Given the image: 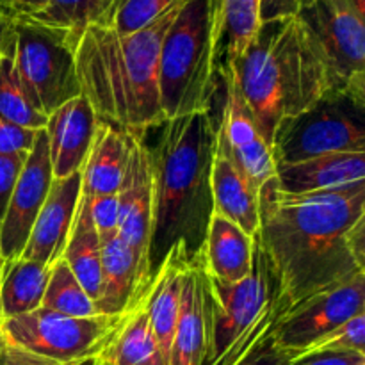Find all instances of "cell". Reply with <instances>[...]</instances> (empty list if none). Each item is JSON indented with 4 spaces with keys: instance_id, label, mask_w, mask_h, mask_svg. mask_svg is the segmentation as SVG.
<instances>
[{
    "instance_id": "cell-34",
    "label": "cell",
    "mask_w": 365,
    "mask_h": 365,
    "mask_svg": "<svg viewBox=\"0 0 365 365\" xmlns=\"http://www.w3.org/2000/svg\"><path fill=\"white\" fill-rule=\"evenodd\" d=\"M25 159L27 153H0V221L4 220Z\"/></svg>"
},
{
    "instance_id": "cell-41",
    "label": "cell",
    "mask_w": 365,
    "mask_h": 365,
    "mask_svg": "<svg viewBox=\"0 0 365 365\" xmlns=\"http://www.w3.org/2000/svg\"><path fill=\"white\" fill-rule=\"evenodd\" d=\"M353 4H355L356 7H359V9H362V11H365V0H351Z\"/></svg>"
},
{
    "instance_id": "cell-13",
    "label": "cell",
    "mask_w": 365,
    "mask_h": 365,
    "mask_svg": "<svg viewBox=\"0 0 365 365\" xmlns=\"http://www.w3.org/2000/svg\"><path fill=\"white\" fill-rule=\"evenodd\" d=\"M52 164L45 130H38L31 152L0 221V252L6 262L20 259L29 234L52 185Z\"/></svg>"
},
{
    "instance_id": "cell-18",
    "label": "cell",
    "mask_w": 365,
    "mask_h": 365,
    "mask_svg": "<svg viewBox=\"0 0 365 365\" xmlns=\"http://www.w3.org/2000/svg\"><path fill=\"white\" fill-rule=\"evenodd\" d=\"M146 289L139 278V266L130 246L114 234L102 241V277L95 309L98 316H121Z\"/></svg>"
},
{
    "instance_id": "cell-23",
    "label": "cell",
    "mask_w": 365,
    "mask_h": 365,
    "mask_svg": "<svg viewBox=\"0 0 365 365\" xmlns=\"http://www.w3.org/2000/svg\"><path fill=\"white\" fill-rule=\"evenodd\" d=\"M210 184H212L214 212L255 237L260 225L259 192L235 171V168L225 157L216 153V150H214Z\"/></svg>"
},
{
    "instance_id": "cell-21",
    "label": "cell",
    "mask_w": 365,
    "mask_h": 365,
    "mask_svg": "<svg viewBox=\"0 0 365 365\" xmlns=\"http://www.w3.org/2000/svg\"><path fill=\"white\" fill-rule=\"evenodd\" d=\"M143 296L123 314L106 346L93 356V365H168L150 328Z\"/></svg>"
},
{
    "instance_id": "cell-7",
    "label": "cell",
    "mask_w": 365,
    "mask_h": 365,
    "mask_svg": "<svg viewBox=\"0 0 365 365\" xmlns=\"http://www.w3.org/2000/svg\"><path fill=\"white\" fill-rule=\"evenodd\" d=\"M271 152L277 166L335 153H365V103L327 95L277 128Z\"/></svg>"
},
{
    "instance_id": "cell-8",
    "label": "cell",
    "mask_w": 365,
    "mask_h": 365,
    "mask_svg": "<svg viewBox=\"0 0 365 365\" xmlns=\"http://www.w3.org/2000/svg\"><path fill=\"white\" fill-rule=\"evenodd\" d=\"M298 18L319 48L330 95L365 103V11L351 0H314Z\"/></svg>"
},
{
    "instance_id": "cell-30",
    "label": "cell",
    "mask_w": 365,
    "mask_h": 365,
    "mask_svg": "<svg viewBox=\"0 0 365 365\" xmlns=\"http://www.w3.org/2000/svg\"><path fill=\"white\" fill-rule=\"evenodd\" d=\"M177 0H116L109 21V27L118 36H128L141 31L146 25L170 9Z\"/></svg>"
},
{
    "instance_id": "cell-5",
    "label": "cell",
    "mask_w": 365,
    "mask_h": 365,
    "mask_svg": "<svg viewBox=\"0 0 365 365\" xmlns=\"http://www.w3.org/2000/svg\"><path fill=\"white\" fill-rule=\"evenodd\" d=\"M216 77V20L210 0H184L160 45L159 93L166 120L210 113Z\"/></svg>"
},
{
    "instance_id": "cell-29",
    "label": "cell",
    "mask_w": 365,
    "mask_h": 365,
    "mask_svg": "<svg viewBox=\"0 0 365 365\" xmlns=\"http://www.w3.org/2000/svg\"><path fill=\"white\" fill-rule=\"evenodd\" d=\"M39 309L52 310L71 317H91L98 316L93 299L86 294L82 285L71 273L63 259L56 260L50 266L48 284Z\"/></svg>"
},
{
    "instance_id": "cell-2",
    "label": "cell",
    "mask_w": 365,
    "mask_h": 365,
    "mask_svg": "<svg viewBox=\"0 0 365 365\" xmlns=\"http://www.w3.org/2000/svg\"><path fill=\"white\" fill-rule=\"evenodd\" d=\"M150 146L153 209L148 239L150 278L170 253L192 264L203 252L214 214L212 160L216 123L210 113L173 118Z\"/></svg>"
},
{
    "instance_id": "cell-9",
    "label": "cell",
    "mask_w": 365,
    "mask_h": 365,
    "mask_svg": "<svg viewBox=\"0 0 365 365\" xmlns=\"http://www.w3.org/2000/svg\"><path fill=\"white\" fill-rule=\"evenodd\" d=\"M123 319L121 316L71 317L38 309L0 321L4 341L59 364L95 356Z\"/></svg>"
},
{
    "instance_id": "cell-16",
    "label": "cell",
    "mask_w": 365,
    "mask_h": 365,
    "mask_svg": "<svg viewBox=\"0 0 365 365\" xmlns=\"http://www.w3.org/2000/svg\"><path fill=\"white\" fill-rule=\"evenodd\" d=\"M209 342V287L203 257L189 264L180 316L171 341L168 365H203Z\"/></svg>"
},
{
    "instance_id": "cell-36",
    "label": "cell",
    "mask_w": 365,
    "mask_h": 365,
    "mask_svg": "<svg viewBox=\"0 0 365 365\" xmlns=\"http://www.w3.org/2000/svg\"><path fill=\"white\" fill-rule=\"evenodd\" d=\"M312 2L314 0H260V24L298 16L299 11Z\"/></svg>"
},
{
    "instance_id": "cell-22",
    "label": "cell",
    "mask_w": 365,
    "mask_h": 365,
    "mask_svg": "<svg viewBox=\"0 0 365 365\" xmlns=\"http://www.w3.org/2000/svg\"><path fill=\"white\" fill-rule=\"evenodd\" d=\"M127 134L100 120L88 159L81 171V195H116L127 168Z\"/></svg>"
},
{
    "instance_id": "cell-42",
    "label": "cell",
    "mask_w": 365,
    "mask_h": 365,
    "mask_svg": "<svg viewBox=\"0 0 365 365\" xmlns=\"http://www.w3.org/2000/svg\"><path fill=\"white\" fill-rule=\"evenodd\" d=\"M4 264H6V260H4V257H2V252H0V280H2V271H4Z\"/></svg>"
},
{
    "instance_id": "cell-12",
    "label": "cell",
    "mask_w": 365,
    "mask_h": 365,
    "mask_svg": "<svg viewBox=\"0 0 365 365\" xmlns=\"http://www.w3.org/2000/svg\"><path fill=\"white\" fill-rule=\"evenodd\" d=\"M359 314H365V273L317 294L280 317L273 339L280 348L305 351Z\"/></svg>"
},
{
    "instance_id": "cell-37",
    "label": "cell",
    "mask_w": 365,
    "mask_h": 365,
    "mask_svg": "<svg viewBox=\"0 0 365 365\" xmlns=\"http://www.w3.org/2000/svg\"><path fill=\"white\" fill-rule=\"evenodd\" d=\"M291 365H365V355L353 351L307 353Z\"/></svg>"
},
{
    "instance_id": "cell-32",
    "label": "cell",
    "mask_w": 365,
    "mask_h": 365,
    "mask_svg": "<svg viewBox=\"0 0 365 365\" xmlns=\"http://www.w3.org/2000/svg\"><path fill=\"white\" fill-rule=\"evenodd\" d=\"M88 200L89 214H91L93 225L98 232L100 239H107L118 234V196L102 195V196H84Z\"/></svg>"
},
{
    "instance_id": "cell-27",
    "label": "cell",
    "mask_w": 365,
    "mask_h": 365,
    "mask_svg": "<svg viewBox=\"0 0 365 365\" xmlns=\"http://www.w3.org/2000/svg\"><path fill=\"white\" fill-rule=\"evenodd\" d=\"M116 0H48L38 14L31 16L39 24L63 29L77 41L91 25H107Z\"/></svg>"
},
{
    "instance_id": "cell-33",
    "label": "cell",
    "mask_w": 365,
    "mask_h": 365,
    "mask_svg": "<svg viewBox=\"0 0 365 365\" xmlns=\"http://www.w3.org/2000/svg\"><path fill=\"white\" fill-rule=\"evenodd\" d=\"M299 356H303V351L280 348L274 342L273 331H271L257 348H253L245 359L239 360L235 365H291Z\"/></svg>"
},
{
    "instance_id": "cell-31",
    "label": "cell",
    "mask_w": 365,
    "mask_h": 365,
    "mask_svg": "<svg viewBox=\"0 0 365 365\" xmlns=\"http://www.w3.org/2000/svg\"><path fill=\"white\" fill-rule=\"evenodd\" d=\"M353 351L365 355V314H359L303 351Z\"/></svg>"
},
{
    "instance_id": "cell-6",
    "label": "cell",
    "mask_w": 365,
    "mask_h": 365,
    "mask_svg": "<svg viewBox=\"0 0 365 365\" xmlns=\"http://www.w3.org/2000/svg\"><path fill=\"white\" fill-rule=\"evenodd\" d=\"M75 43L68 31L32 18L7 20L4 25L0 48L13 57L25 91L45 116L68 100L81 96Z\"/></svg>"
},
{
    "instance_id": "cell-20",
    "label": "cell",
    "mask_w": 365,
    "mask_h": 365,
    "mask_svg": "<svg viewBox=\"0 0 365 365\" xmlns=\"http://www.w3.org/2000/svg\"><path fill=\"white\" fill-rule=\"evenodd\" d=\"M187 267L189 264H185L177 253H170L159 271L153 274L143 296L150 328L166 364L178 316H180Z\"/></svg>"
},
{
    "instance_id": "cell-28",
    "label": "cell",
    "mask_w": 365,
    "mask_h": 365,
    "mask_svg": "<svg viewBox=\"0 0 365 365\" xmlns=\"http://www.w3.org/2000/svg\"><path fill=\"white\" fill-rule=\"evenodd\" d=\"M0 116L31 130H43L46 116L36 109L14 68L9 52L0 48Z\"/></svg>"
},
{
    "instance_id": "cell-1",
    "label": "cell",
    "mask_w": 365,
    "mask_h": 365,
    "mask_svg": "<svg viewBox=\"0 0 365 365\" xmlns=\"http://www.w3.org/2000/svg\"><path fill=\"white\" fill-rule=\"evenodd\" d=\"M257 242L277 289L282 317L365 273V180L287 195L274 178L260 189Z\"/></svg>"
},
{
    "instance_id": "cell-43",
    "label": "cell",
    "mask_w": 365,
    "mask_h": 365,
    "mask_svg": "<svg viewBox=\"0 0 365 365\" xmlns=\"http://www.w3.org/2000/svg\"><path fill=\"white\" fill-rule=\"evenodd\" d=\"M6 18L2 16V14H0V36H2V31H4V25H6Z\"/></svg>"
},
{
    "instance_id": "cell-38",
    "label": "cell",
    "mask_w": 365,
    "mask_h": 365,
    "mask_svg": "<svg viewBox=\"0 0 365 365\" xmlns=\"http://www.w3.org/2000/svg\"><path fill=\"white\" fill-rule=\"evenodd\" d=\"M48 0H0V14L6 20L31 18L38 14Z\"/></svg>"
},
{
    "instance_id": "cell-26",
    "label": "cell",
    "mask_w": 365,
    "mask_h": 365,
    "mask_svg": "<svg viewBox=\"0 0 365 365\" xmlns=\"http://www.w3.org/2000/svg\"><path fill=\"white\" fill-rule=\"evenodd\" d=\"M260 27V0H221L216 27V70L245 53Z\"/></svg>"
},
{
    "instance_id": "cell-19",
    "label": "cell",
    "mask_w": 365,
    "mask_h": 365,
    "mask_svg": "<svg viewBox=\"0 0 365 365\" xmlns=\"http://www.w3.org/2000/svg\"><path fill=\"white\" fill-rule=\"evenodd\" d=\"M257 235L252 237L237 225L214 212L203 245L207 274L221 284H237L253 271Z\"/></svg>"
},
{
    "instance_id": "cell-24",
    "label": "cell",
    "mask_w": 365,
    "mask_h": 365,
    "mask_svg": "<svg viewBox=\"0 0 365 365\" xmlns=\"http://www.w3.org/2000/svg\"><path fill=\"white\" fill-rule=\"evenodd\" d=\"M61 259L95 303L102 277V239L93 225L88 200L82 195Z\"/></svg>"
},
{
    "instance_id": "cell-10",
    "label": "cell",
    "mask_w": 365,
    "mask_h": 365,
    "mask_svg": "<svg viewBox=\"0 0 365 365\" xmlns=\"http://www.w3.org/2000/svg\"><path fill=\"white\" fill-rule=\"evenodd\" d=\"M209 287V342L203 365H216L250 334L274 305L273 277L259 242L253 271L237 284H221L207 274Z\"/></svg>"
},
{
    "instance_id": "cell-40",
    "label": "cell",
    "mask_w": 365,
    "mask_h": 365,
    "mask_svg": "<svg viewBox=\"0 0 365 365\" xmlns=\"http://www.w3.org/2000/svg\"><path fill=\"white\" fill-rule=\"evenodd\" d=\"M61 365H93V356H89V359L75 360V362H66V364H61Z\"/></svg>"
},
{
    "instance_id": "cell-39",
    "label": "cell",
    "mask_w": 365,
    "mask_h": 365,
    "mask_svg": "<svg viewBox=\"0 0 365 365\" xmlns=\"http://www.w3.org/2000/svg\"><path fill=\"white\" fill-rule=\"evenodd\" d=\"M212 4V11H214V20H216V27H217V16H220V7H221V0H210Z\"/></svg>"
},
{
    "instance_id": "cell-35",
    "label": "cell",
    "mask_w": 365,
    "mask_h": 365,
    "mask_svg": "<svg viewBox=\"0 0 365 365\" xmlns=\"http://www.w3.org/2000/svg\"><path fill=\"white\" fill-rule=\"evenodd\" d=\"M38 130L24 128L0 116V153H29Z\"/></svg>"
},
{
    "instance_id": "cell-4",
    "label": "cell",
    "mask_w": 365,
    "mask_h": 365,
    "mask_svg": "<svg viewBox=\"0 0 365 365\" xmlns=\"http://www.w3.org/2000/svg\"><path fill=\"white\" fill-rule=\"evenodd\" d=\"M220 70L232 73L269 146L284 121L330 95L323 57L298 16L260 24L245 53Z\"/></svg>"
},
{
    "instance_id": "cell-3",
    "label": "cell",
    "mask_w": 365,
    "mask_h": 365,
    "mask_svg": "<svg viewBox=\"0 0 365 365\" xmlns=\"http://www.w3.org/2000/svg\"><path fill=\"white\" fill-rule=\"evenodd\" d=\"M182 4L184 0H177L134 34L118 36L103 25L82 32L75 43V70L81 95L98 120L138 135L166 121L160 107L159 53Z\"/></svg>"
},
{
    "instance_id": "cell-15",
    "label": "cell",
    "mask_w": 365,
    "mask_h": 365,
    "mask_svg": "<svg viewBox=\"0 0 365 365\" xmlns=\"http://www.w3.org/2000/svg\"><path fill=\"white\" fill-rule=\"evenodd\" d=\"M98 116L84 96H75L46 116L45 134L48 143L53 178L81 173L96 127Z\"/></svg>"
},
{
    "instance_id": "cell-25",
    "label": "cell",
    "mask_w": 365,
    "mask_h": 365,
    "mask_svg": "<svg viewBox=\"0 0 365 365\" xmlns=\"http://www.w3.org/2000/svg\"><path fill=\"white\" fill-rule=\"evenodd\" d=\"M50 267L20 257L4 264L0 280V321L38 310L48 284Z\"/></svg>"
},
{
    "instance_id": "cell-17",
    "label": "cell",
    "mask_w": 365,
    "mask_h": 365,
    "mask_svg": "<svg viewBox=\"0 0 365 365\" xmlns=\"http://www.w3.org/2000/svg\"><path fill=\"white\" fill-rule=\"evenodd\" d=\"M365 180V153H335L277 166V187L287 195H309Z\"/></svg>"
},
{
    "instance_id": "cell-14",
    "label": "cell",
    "mask_w": 365,
    "mask_h": 365,
    "mask_svg": "<svg viewBox=\"0 0 365 365\" xmlns=\"http://www.w3.org/2000/svg\"><path fill=\"white\" fill-rule=\"evenodd\" d=\"M82 177L73 173L64 178H53L45 203L36 217L21 257L52 266L61 259L77 214L81 200Z\"/></svg>"
},
{
    "instance_id": "cell-44",
    "label": "cell",
    "mask_w": 365,
    "mask_h": 365,
    "mask_svg": "<svg viewBox=\"0 0 365 365\" xmlns=\"http://www.w3.org/2000/svg\"><path fill=\"white\" fill-rule=\"evenodd\" d=\"M4 342V337H2V331H0V344H2Z\"/></svg>"
},
{
    "instance_id": "cell-11",
    "label": "cell",
    "mask_w": 365,
    "mask_h": 365,
    "mask_svg": "<svg viewBox=\"0 0 365 365\" xmlns=\"http://www.w3.org/2000/svg\"><path fill=\"white\" fill-rule=\"evenodd\" d=\"M127 134V168L118 189V234L134 252L143 287L152 282L148 267V239L153 209V171L145 135Z\"/></svg>"
}]
</instances>
